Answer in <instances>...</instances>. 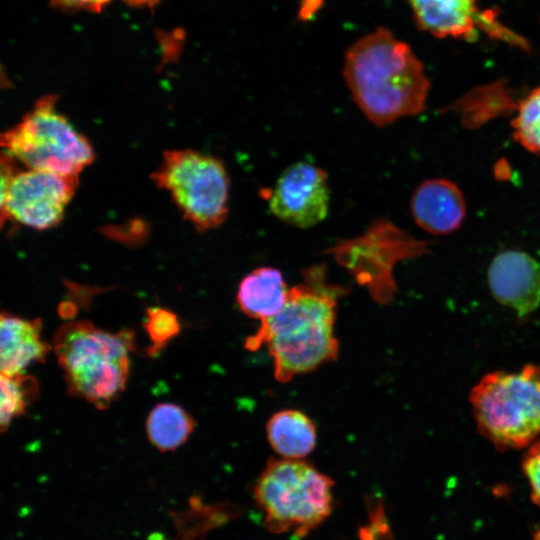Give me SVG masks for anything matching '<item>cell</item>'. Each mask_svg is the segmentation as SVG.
<instances>
[{
    "instance_id": "obj_1",
    "label": "cell",
    "mask_w": 540,
    "mask_h": 540,
    "mask_svg": "<svg viewBox=\"0 0 540 540\" xmlns=\"http://www.w3.org/2000/svg\"><path fill=\"white\" fill-rule=\"evenodd\" d=\"M345 293L343 286L328 281L324 264L305 269L302 282L290 288L282 310L261 322L246 339L245 348L255 351L266 346L279 382L335 360L339 351L334 334L337 304Z\"/></svg>"
},
{
    "instance_id": "obj_2",
    "label": "cell",
    "mask_w": 540,
    "mask_h": 540,
    "mask_svg": "<svg viewBox=\"0 0 540 540\" xmlns=\"http://www.w3.org/2000/svg\"><path fill=\"white\" fill-rule=\"evenodd\" d=\"M343 78L357 107L377 127L422 112L430 88L410 46L383 27L346 50Z\"/></svg>"
},
{
    "instance_id": "obj_3",
    "label": "cell",
    "mask_w": 540,
    "mask_h": 540,
    "mask_svg": "<svg viewBox=\"0 0 540 540\" xmlns=\"http://www.w3.org/2000/svg\"><path fill=\"white\" fill-rule=\"evenodd\" d=\"M53 348L71 395L106 409L125 389L134 349L132 331L112 333L90 321H74L57 330Z\"/></svg>"
},
{
    "instance_id": "obj_4",
    "label": "cell",
    "mask_w": 540,
    "mask_h": 540,
    "mask_svg": "<svg viewBox=\"0 0 540 540\" xmlns=\"http://www.w3.org/2000/svg\"><path fill=\"white\" fill-rule=\"evenodd\" d=\"M333 485L330 477L301 459H270L254 496L269 531L302 538L330 515Z\"/></svg>"
},
{
    "instance_id": "obj_5",
    "label": "cell",
    "mask_w": 540,
    "mask_h": 540,
    "mask_svg": "<svg viewBox=\"0 0 540 540\" xmlns=\"http://www.w3.org/2000/svg\"><path fill=\"white\" fill-rule=\"evenodd\" d=\"M469 398L478 429L496 447L522 448L540 436V366L487 373Z\"/></svg>"
},
{
    "instance_id": "obj_6",
    "label": "cell",
    "mask_w": 540,
    "mask_h": 540,
    "mask_svg": "<svg viewBox=\"0 0 540 540\" xmlns=\"http://www.w3.org/2000/svg\"><path fill=\"white\" fill-rule=\"evenodd\" d=\"M57 97H41L1 135L4 152L27 169L79 176L92 163L93 149L57 109Z\"/></svg>"
},
{
    "instance_id": "obj_7",
    "label": "cell",
    "mask_w": 540,
    "mask_h": 540,
    "mask_svg": "<svg viewBox=\"0 0 540 540\" xmlns=\"http://www.w3.org/2000/svg\"><path fill=\"white\" fill-rule=\"evenodd\" d=\"M151 178L199 232L227 219L230 181L219 158L192 149L168 150Z\"/></svg>"
},
{
    "instance_id": "obj_8",
    "label": "cell",
    "mask_w": 540,
    "mask_h": 540,
    "mask_svg": "<svg viewBox=\"0 0 540 540\" xmlns=\"http://www.w3.org/2000/svg\"><path fill=\"white\" fill-rule=\"evenodd\" d=\"M429 243L415 239L390 220H374L357 237L343 239L327 249V254L344 267L359 285L366 287L379 304H387L397 294L393 276L395 265L406 259L420 257Z\"/></svg>"
},
{
    "instance_id": "obj_9",
    "label": "cell",
    "mask_w": 540,
    "mask_h": 540,
    "mask_svg": "<svg viewBox=\"0 0 540 540\" xmlns=\"http://www.w3.org/2000/svg\"><path fill=\"white\" fill-rule=\"evenodd\" d=\"M79 183V176L16 170L15 159L1 157V220L37 230L58 225Z\"/></svg>"
},
{
    "instance_id": "obj_10",
    "label": "cell",
    "mask_w": 540,
    "mask_h": 540,
    "mask_svg": "<svg viewBox=\"0 0 540 540\" xmlns=\"http://www.w3.org/2000/svg\"><path fill=\"white\" fill-rule=\"evenodd\" d=\"M327 172L312 163L298 161L278 177L269 198V210L280 221L301 229L324 221L329 212Z\"/></svg>"
},
{
    "instance_id": "obj_11",
    "label": "cell",
    "mask_w": 540,
    "mask_h": 540,
    "mask_svg": "<svg viewBox=\"0 0 540 540\" xmlns=\"http://www.w3.org/2000/svg\"><path fill=\"white\" fill-rule=\"evenodd\" d=\"M416 22L437 37L473 39L476 26L521 48L526 43L499 25L488 13H481L477 0H407Z\"/></svg>"
},
{
    "instance_id": "obj_12",
    "label": "cell",
    "mask_w": 540,
    "mask_h": 540,
    "mask_svg": "<svg viewBox=\"0 0 540 540\" xmlns=\"http://www.w3.org/2000/svg\"><path fill=\"white\" fill-rule=\"evenodd\" d=\"M488 284L494 298L525 317L540 306V264L520 250H505L489 265Z\"/></svg>"
},
{
    "instance_id": "obj_13",
    "label": "cell",
    "mask_w": 540,
    "mask_h": 540,
    "mask_svg": "<svg viewBox=\"0 0 540 540\" xmlns=\"http://www.w3.org/2000/svg\"><path fill=\"white\" fill-rule=\"evenodd\" d=\"M410 210L415 223L434 235H446L460 227L466 204L456 184L447 179H429L414 191Z\"/></svg>"
},
{
    "instance_id": "obj_14",
    "label": "cell",
    "mask_w": 540,
    "mask_h": 540,
    "mask_svg": "<svg viewBox=\"0 0 540 540\" xmlns=\"http://www.w3.org/2000/svg\"><path fill=\"white\" fill-rule=\"evenodd\" d=\"M1 375L14 376L34 362H44L50 346L41 338V320H29L10 313L0 317Z\"/></svg>"
},
{
    "instance_id": "obj_15",
    "label": "cell",
    "mask_w": 540,
    "mask_h": 540,
    "mask_svg": "<svg viewBox=\"0 0 540 540\" xmlns=\"http://www.w3.org/2000/svg\"><path fill=\"white\" fill-rule=\"evenodd\" d=\"M289 291L281 271L264 266L240 281L236 301L245 315L264 322L282 310Z\"/></svg>"
},
{
    "instance_id": "obj_16",
    "label": "cell",
    "mask_w": 540,
    "mask_h": 540,
    "mask_svg": "<svg viewBox=\"0 0 540 540\" xmlns=\"http://www.w3.org/2000/svg\"><path fill=\"white\" fill-rule=\"evenodd\" d=\"M268 441L282 458L302 459L316 446V427L302 411L285 409L274 413L266 424Z\"/></svg>"
},
{
    "instance_id": "obj_17",
    "label": "cell",
    "mask_w": 540,
    "mask_h": 540,
    "mask_svg": "<svg viewBox=\"0 0 540 540\" xmlns=\"http://www.w3.org/2000/svg\"><path fill=\"white\" fill-rule=\"evenodd\" d=\"M195 426L193 418L180 406L157 404L149 413L146 431L151 443L160 451H172L183 444Z\"/></svg>"
},
{
    "instance_id": "obj_18",
    "label": "cell",
    "mask_w": 540,
    "mask_h": 540,
    "mask_svg": "<svg viewBox=\"0 0 540 540\" xmlns=\"http://www.w3.org/2000/svg\"><path fill=\"white\" fill-rule=\"evenodd\" d=\"M0 427L6 430L11 421L24 413L38 394V382L33 376L1 375Z\"/></svg>"
},
{
    "instance_id": "obj_19",
    "label": "cell",
    "mask_w": 540,
    "mask_h": 540,
    "mask_svg": "<svg viewBox=\"0 0 540 540\" xmlns=\"http://www.w3.org/2000/svg\"><path fill=\"white\" fill-rule=\"evenodd\" d=\"M514 139L527 150L540 153V87L519 104L512 121Z\"/></svg>"
},
{
    "instance_id": "obj_20",
    "label": "cell",
    "mask_w": 540,
    "mask_h": 540,
    "mask_svg": "<svg viewBox=\"0 0 540 540\" xmlns=\"http://www.w3.org/2000/svg\"><path fill=\"white\" fill-rule=\"evenodd\" d=\"M143 326L151 342L147 349L149 356L158 354L181 329L178 316L162 307H149Z\"/></svg>"
},
{
    "instance_id": "obj_21",
    "label": "cell",
    "mask_w": 540,
    "mask_h": 540,
    "mask_svg": "<svg viewBox=\"0 0 540 540\" xmlns=\"http://www.w3.org/2000/svg\"><path fill=\"white\" fill-rule=\"evenodd\" d=\"M523 471L528 478L534 500L540 504V441L529 447L523 459Z\"/></svg>"
},
{
    "instance_id": "obj_22",
    "label": "cell",
    "mask_w": 540,
    "mask_h": 540,
    "mask_svg": "<svg viewBox=\"0 0 540 540\" xmlns=\"http://www.w3.org/2000/svg\"><path fill=\"white\" fill-rule=\"evenodd\" d=\"M57 8L64 10H85L100 12L110 0H50Z\"/></svg>"
},
{
    "instance_id": "obj_23",
    "label": "cell",
    "mask_w": 540,
    "mask_h": 540,
    "mask_svg": "<svg viewBox=\"0 0 540 540\" xmlns=\"http://www.w3.org/2000/svg\"><path fill=\"white\" fill-rule=\"evenodd\" d=\"M126 3L132 6H149L152 7L160 0H124Z\"/></svg>"
}]
</instances>
